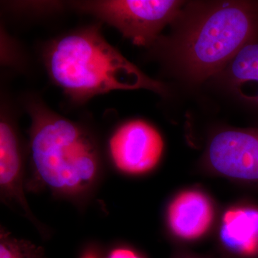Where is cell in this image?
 Returning <instances> with one entry per match:
<instances>
[{
    "instance_id": "obj_5",
    "label": "cell",
    "mask_w": 258,
    "mask_h": 258,
    "mask_svg": "<svg viewBox=\"0 0 258 258\" xmlns=\"http://www.w3.org/2000/svg\"><path fill=\"white\" fill-rule=\"evenodd\" d=\"M164 142L159 132L142 120L120 125L109 142L110 154L115 166L129 174L152 170L160 160Z\"/></svg>"
},
{
    "instance_id": "obj_3",
    "label": "cell",
    "mask_w": 258,
    "mask_h": 258,
    "mask_svg": "<svg viewBox=\"0 0 258 258\" xmlns=\"http://www.w3.org/2000/svg\"><path fill=\"white\" fill-rule=\"evenodd\" d=\"M198 15L174 49L181 71L195 82L216 74L242 47L258 40V2H224Z\"/></svg>"
},
{
    "instance_id": "obj_6",
    "label": "cell",
    "mask_w": 258,
    "mask_h": 258,
    "mask_svg": "<svg viewBox=\"0 0 258 258\" xmlns=\"http://www.w3.org/2000/svg\"><path fill=\"white\" fill-rule=\"evenodd\" d=\"M209 159L214 169L223 175L258 180V128L217 134L209 148Z\"/></svg>"
},
{
    "instance_id": "obj_4",
    "label": "cell",
    "mask_w": 258,
    "mask_h": 258,
    "mask_svg": "<svg viewBox=\"0 0 258 258\" xmlns=\"http://www.w3.org/2000/svg\"><path fill=\"white\" fill-rule=\"evenodd\" d=\"M183 4L174 0H101L78 2L75 5L114 27L135 45L148 46L175 20Z\"/></svg>"
},
{
    "instance_id": "obj_7",
    "label": "cell",
    "mask_w": 258,
    "mask_h": 258,
    "mask_svg": "<svg viewBox=\"0 0 258 258\" xmlns=\"http://www.w3.org/2000/svg\"><path fill=\"white\" fill-rule=\"evenodd\" d=\"M23 159L14 125L2 115L0 121V189L5 201L32 220L23 191Z\"/></svg>"
},
{
    "instance_id": "obj_2",
    "label": "cell",
    "mask_w": 258,
    "mask_h": 258,
    "mask_svg": "<svg viewBox=\"0 0 258 258\" xmlns=\"http://www.w3.org/2000/svg\"><path fill=\"white\" fill-rule=\"evenodd\" d=\"M30 155L39 179L54 192L74 197L94 184L99 171L95 142L80 125L32 104Z\"/></svg>"
},
{
    "instance_id": "obj_10",
    "label": "cell",
    "mask_w": 258,
    "mask_h": 258,
    "mask_svg": "<svg viewBox=\"0 0 258 258\" xmlns=\"http://www.w3.org/2000/svg\"><path fill=\"white\" fill-rule=\"evenodd\" d=\"M229 78L239 96L258 107V40L242 47L230 61Z\"/></svg>"
},
{
    "instance_id": "obj_8",
    "label": "cell",
    "mask_w": 258,
    "mask_h": 258,
    "mask_svg": "<svg viewBox=\"0 0 258 258\" xmlns=\"http://www.w3.org/2000/svg\"><path fill=\"white\" fill-rule=\"evenodd\" d=\"M213 215V208L206 195L198 191H186L171 202L168 220L176 236L195 240L210 228Z\"/></svg>"
},
{
    "instance_id": "obj_11",
    "label": "cell",
    "mask_w": 258,
    "mask_h": 258,
    "mask_svg": "<svg viewBox=\"0 0 258 258\" xmlns=\"http://www.w3.org/2000/svg\"><path fill=\"white\" fill-rule=\"evenodd\" d=\"M0 258H47L45 250L30 241L18 239L1 229Z\"/></svg>"
},
{
    "instance_id": "obj_9",
    "label": "cell",
    "mask_w": 258,
    "mask_h": 258,
    "mask_svg": "<svg viewBox=\"0 0 258 258\" xmlns=\"http://www.w3.org/2000/svg\"><path fill=\"white\" fill-rule=\"evenodd\" d=\"M220 237L222 243L232 252L246 254L253 250L258 242V211L237 209L225 214Z\"/></svg>"
},
{
    "instance_id": "obj_1",
    "label": "cell",
    "mask_w": 258,
    "mask_h": 258,
    "mask_svg": "<svg viewBox=\"0 0 258 258\" xmlns=\"http://www.w3.org/2000/svg\"><path fill=\"white\" fill-rule=\"evenodd\" d=\"M44 57L51 79L76 102L116 90L164 91L161 83L148 77L110 45L97 27L57 39Z\"/></svg>"
},
{
    "instance_id": "obj_12",
    "label": "cell",
    "mask_w": 258,
    "mask_h": 258,
    "mask_svg": "<svg viewBox=\"0 0 258 258\" xmlns=\"http://www.w3.org/2000/svg\"><path fill=\"white\" fill-rule=\"evenodd\" d=\"M110 258H142L133 251L126 249H117L113 251Z\"/></svg>"
}]
</instances>
